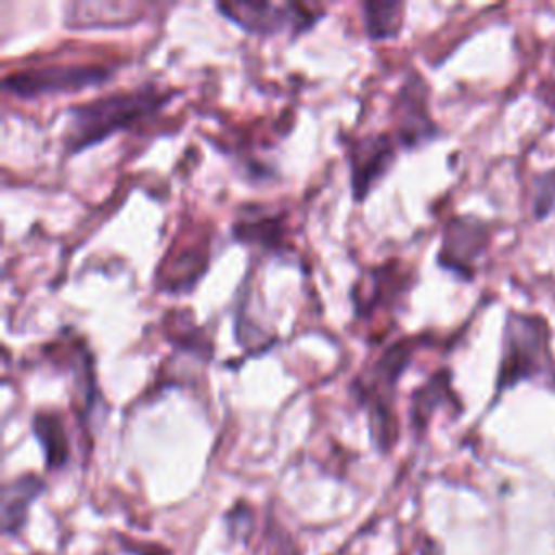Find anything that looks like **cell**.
Here are the masks:
<instances>
[{
    "label": "cell",
    "mask_w": 555,
    "mask_h": 555,
    "mask_svg": "<svg viewBox=\"0 0 555 555\" xmlns=\"http://www.w3.org/2000/svg\"><path fill=\"white\" fill-rule=\"evenodd\" d=\"M225 525L232 540L247 542L254 531V509L245 501H236L225 514Z\"/></svg>",
    "instance_id": "obj_17"
},
{
    "label": "cell",
    "mask_w": 555,
    "mask_h": 555,
    "mask_svg": "<svg viewBox=\"0 0 555 555\" xmlns=\"http://www.w3.org/2000/svg\"><path fill=\"white\" fill-rule=\"evenodd\" d=\"M173 95L171 89H160L158 85L147 82L72 104L61 134L63 156H76L106 141L115 132L137 128L141 121L158 115Z\"/></svg>",
    "instance_id": "obj_1"
},
{
    "label": "cell",
    "mask_w": 555,
    "mask_h": 555,
    "mask_svg": "<svg viewBox=\"0 0 555 555\" xmlns=\"http://www.w3.org/2000/svg\"><path fill=\"white\" fill-rule=\"evenodd\" d=\"M551 327L544 317L509 310L503 325V349L494 379L492 403L520 382L553 377Z\"/></svg>",
    "instance_id": "obj_3"
},
{
    "label": "cell",
    "mask_w": 555,
    "mask_h": 555,
    "mask_svg": "<svg viewBox=\"0 0 555 555\" xmlns=\"http://www.w3.org/2000/svg\"><path fill=\"white\" fill-rule=\"evenodd\" d=\"M529 208L535 221L546 219L555 210V167L531 178Z\"/></svg>",
    "instance_id": "obj_16"
},
{
    "label": "cell",
    "mask_w": 555,
    "mask_h": 555,
    "mask_svg": "<svg viewBox=\"0 0 555 555\" xmlns=\"http://www.w3.org/2000/svg\"><path fill=\"white\" fill-rule=\"evenodd\" d=\"M414 340H397L388 345L379 358L362 369L349 384L351 399L366 410L371 442L379 453H390L397 442L395 395L397 384L414 356Z\"/></svg>",
    "instance_id": "obj_2"
},
{
    "label": "cell",
    "mask_w": 555,
    "mask_h": 555,
    "mask_svg": "<svg viewBox=\"0 0 555 555\" xmlns=\"http://www.w3.org/2000/svg\"><path fill=\"white\" fill-rule=\"evenodd\" d=\"M46 492V481L35 473H24L2 486L0 525L4 535H17L26 520L30 505Z\"/></svg>",
    "instance_id": "obj_10"
},
{
    "label": "cell",
    "mask_w": 555,
    "mask_h": 555,
    "mask_svg": "<svg viewBox=\"0 0 555 555\" xmlns=\"http://www.w3.org/2000/svg\"><path fill=\"white\" fill-rule=\"evenodd\" d=\"M30 431L41 447L48 470H61L69 462V438L63 416L56 410H37L30 416Z\"/></svg>",
    "instance_id": "obj_12"
},
{
    "label": "cell",
    "mask_w": 555,
    "mask_h": 555,
    "mask_svg": "<svg viewBox=\"0 0 555 555\" xmlns=\"http://www.w3.org/2000/svg\"><path fill=\"white\" fill-rule=\"evenodd\" d=\"M215 9L228 22L256 37H273L286 30L295 39L321 20V9L304 2H217Z\"/></svg>",
    "instance_id": "obj_5"
},
{
    "label": "cell",
    "mask_w": 555,
    "mask_h": 555,
    "mask_svg": "<svg viewBox=\"0 0 555 555\" xmlns=\"http://www.w3.org/2000/svg\"><path fill=\"white\" fill-rule=\"evenodd\" d=\"M364 35L373 41H388L399 37L405 22L403 2H364L362 4Z\"/></svg>",
    "instance_id": "obj_14"
},
{
    "label": "cell",
    "mask_w": 555,
    "mask_h": 555,
    "mask_svg": "<svg viewBox=\"0 0 555 555\" xmlns=\"http://www.w3.org/2000/svg\"><path fill=\"white\" fill-rule=\"evenodd\" d=\"M397 143L388 132H369L345 141V158L349 167V189L353 202L369 197L373 186L390 171L397 160Z\"/></svg>",
    "instance_id": "obj_8"
},
{
    "label": "cell",
    "mask_w": 555,
    "mask_h": 555,
    "mask_svg": "<svg viewBox=\"0 0 555 555\" xmlns=\"http://www.w3.org/2000/svg\"><path fill=\"white\" fill-rule=\"evenodd\" d=\"M429 87L418 72H408L403 78L395 104V132L392 139L399 150H416L436 141L442 130L429 113Z\"/></svg>",
    "instance_id": "obj_7"
},
{
    "label": "cell",
    "mask_w": 555,
    "mask_h": 555,
    "mask_svg": "<svg viewBox=\"0 0 555 555\" xmlns=\"http://www.w3.org/2000/svg\"><path fill=\"white\" fill-rule=\"evenodd\" d=\"M115 78V69L108 65L69 63L48 67H26L11 72L2 78V89L20 100H37L43 95L76 93L89 87L106 85Z\"/></svg>",
    "instance_id": "obj_4"
},
{
    "label": "cell",
    "mask_w": 555,
    "mask_h": 555,
    "mask_svg": "<svg viewBox=\"0 0 555 555\" xmlns=\"http://www.w3.org/2000/svg\"><path fill=\"white\" fill-rule=\"evenodd\" d=\"M208 260H206V254L202 251H182L176 260H173V267H171V273L165 278L167 282L160 286L165 291H173V293H182V291H189L197 284V280L202 278L204 269H206Z\"/></svg>",
    "instance_id": "obj_15"
},
{
    "label": "cell",
    "mask_w": 555,
    "mask_h": 555,
    "mask_svg": "<svg viewBox=\"0 0 555 555\" xmlns=\"http://www.w3.org/2000/svg\"><path fill=\"white\" fill-rule=\"evenodd\" d=\"M284 219L280 212H271L258 206H245L232 223V236L245 245H258L264 251L284 249Z\"/></svg>",
    "instance_id": "obj_11"
},
{
    "label": "cell",
    "mask_w": 555,
    "mask_h": 555,
    "mask_svg": "<svg viewBox=\"0 0 555 555\" xmlns=\"http://www.w3.org/2000/svg\"><path fill=\"white\" fill-rule=\"evenodd\" d=\"M440 408H453V412H462V401L451 384V371L440 369L425 384H421L410 397V425L414 436H423L429 418Z\"/></svg>",
    "instance_id": "obj_9"
},
{
    "label": "cell",
    "mask_w": 555,
    "mask_h": 555,
    "mask_svg": "<svg viewBox=\"0 0 555 555\" xmlns=\"http://www.w3.org/2000/svg\"><path fill=\"white\" fill-rule=\"evenodd\" d=\"M392 264L386 267H375V269H366V275H362L360 280H356V284L351 286V304H353V312L360 319H369L379 304H386V299L397 297L399 293H403L399 284V273L388 275Z\"/></svg>",
    "instance_id": "obj_13"
},
{
    "label": "cell",
    "mask_w": 555,
    "mask_h": 555,
    "mask_svg": "<svg viewBox=\"0 0 555 555\" xmlns=\"http://www.w3.org/2000/svg\"><path fill=\"white\" fill-rule=\"evenodd\" d=\"M492 236V225L475 215L451 217L440 236L436 262L440 269L457 275L460 280H475L477 262L486 254Z\"/></svg>",
    "instance_id": "obj_6"
},
{
    "label": "cell",
    "mask_w": 555,
    "mask_h": 555,
    "mask_svg": "<svg viewBox=\"0 0 555 555\" xmlns=\"http://www.w3.org/2000/svg\"><path fill=\"white\" fill-rule=\"evenodd\" d=\"M416 548H418V555H442V548L431 538H421Z\"/></svg>",
    "instance_id": "obj_19"
},
{
    "label": "cell",
    "mask_w": 555,
    "mask_h": 555,
    "mask_svg": "<svg viewBox=\"0 0 555 555\" xmlns=\"http://www.w3.org/2000/svg\"><path fill=\"white\" fill-rule=\"evenodd\" d=\"M538 100H540L546 108L555 111V80H548V82H544V85L538 87Z\"/></svg>",
    "instance_id": "obj_18"
}]
</instances>
